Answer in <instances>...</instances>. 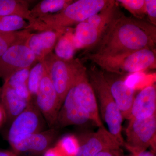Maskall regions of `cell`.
Here are the masks:
<instances>
[{
    "mask_svg": "<svg viewBox=\"0 0 156 156\" xmlns=\"http://www.w3.org/2000/svg\"><path fill=\"white\" fill-rule=\"evenodd\" d=\"M156 27L119 12L94 53L113 56L144 49H155Z\"/></svg>",
    "mask_w": 156,
    "mask_h": 156,
    "instance_id": "cell-1",
    "label": "cell"
},
{
    "mask_svg": "<svg viewBox=\"0 0 156 156\" xmlns=\"http://www.w3.org/2000/svg\"><path fill=\"white\" fill-rule=\"evenodd\" d=\"M85 57L105 71L120 75L135 73L156 67L155 49H144L113 56L88 53Z\"/></svg>",
    "mask_w": 156,
    "mask_h": 156,
    "instance_id": "cell-2",
    "label": "cell"
},
{
    "mask_svg": "<svg viewBox=\"0 0 156 156\" xmlns=\"http://www.w3.org/2000/svg\"><path fill=\"white\" fill-rule=\"evenodd\" d=\"M87 74L98 98L101 116L107 125L108 131L120 146L124 145L125 141L122 134L123 118L112 96L104 73L94 65L87 70Z\"/></svg>",
    "mask_w": 156,
    "mask_h": 156,
    "instance_id": "cell-3",
    "label": "cell"
},
{
    "mask_svg": "<svg viewBox=\"0 0 156 156\" xmlns=\"http://www.w3.org/2000/svg\"><path fill=\"white\" fill-rule=\"evenodd\" d=\"M112 0H78L73 1L65 9L55 14L38 18L48 30L64 33L69 26L83 22L108 6Z\"/></svg>",
    "mask_w": 156,
    "mask_h": 156,
    "instance_id": "cell-4",
    "label": "cell"
},
{
    "mask_svg": "<svg viewBox=\"0 0 156 156\" xmlns=\"http://www.w3.org/2000/svg\"><path fill=\"white\" fill-rule=\"evenodd\" d=\"M117 2L113 1L106 8L87 20L77 24L73 34L76 49L89 48L98 44L119 13Z\"/></svg>",
    "mask_w": 156,
    "mask_h": 156,
    "instance_id": "cell-5",
    "label": "cell"
},
{
    "mask_svg": "<svg viewBox=\"0 0 156 156\" xmlns=\"http://www.w3.org/2000/svg\"><path fill=\"white\" fill-rule=\"evenodd\" d=\"M58 94L62 105L66 95L73 83L80 61L73 58L65 59L51 52L41 61Z\"/></svg>",
    "mask_w": 156,
    "mask_h": 156,
    "instance_id": "cell-6",
    "label": "cell"
},
{
    "mask_svg": "<svg viewBox=\"0 0 156 156\" xmlns=\"http://www.w3.org/2000/svg\"><path fill=\"white\" fill-rule=\"evenodd\" d=\"M126 130L127 140L124 145L134 155L145 151L149 147L154 148L156 114L144 119L131 118Z\"/></svg>",
    "mask_w": 156,
    "mask_h": 156,
    "instance_id": "cell-7",
    "label": "cell"
},
{
    "mask_svg": "<svg viewBox=\"0 0 156 156\" xmlns=\"http://www.w3.org/2000/svg\"><path fill=\"white\" fill-rule=\"evenodd\" d=\"M45 120L33 100L11 122L8 133L10 145L23 136L43 131Z\"/></svg>",
    "mask_w": 156,
    "mask_h": 156,
    "instance_id": "cell-8",
    "label": "cell"
},
{
    "mask_svg": "<svg viewBox=\"0 0 156 156\" xmlns=\"http://www.w3.org/2000/svg\"><path fill=\"white\" fill-rule=\"evenodd\" d=\"M25 42L11 46L0 57V78L4 82L15 73L30 69L32 65L38 61L35 54L26 45Z\"/></svg>",
    "mask_w": 156,
    "mask_h": 156,
    "instance_id": "cell-9",
    "label": "cell"
},
{
    "mask_svg": "<svg viewBox=\"0 0 156 156\" xmlns=\"http://www.w3.org/2000/svg\"><path fill=\"white\" fill-rule=\"evenodd\" d=\"M76 97L90 120L98 127L103 126L94 90L89 82L87 70L81 62L73 83Z\"/></svg>",
    "mask_w": 156,
    "mask_h": 156,
    "instance_id": "cell-10",
    "label": "cell"
},
{
    "mask_svg": "<svg viewBox=\"0 0 156 156\" xmlns=\"http://www.w3.org/2000/svg\"><path fill=\"white\" fill-rule=\"evenodd\" d=\"M44 68L38 91L34 101L48 126L53 127L62 105L55 87Z\"/></svg>",
    "mask_w": 156,
    "mask_h": 156,
    "instance_id": "cell-11",
    "label": "cell"
},
{
    "mask_svg": "<svg viewBox=\"0 0 156 156\" xmlns=\"http://www.w3.org/2000/svg\"><path fill=\"white\" fill-rule=\"evenodd\" d=\"M56 130L52 128L23 136L11 145L18 156H39L44 153L55 139Z\"/></svg>",
    "mask_w": 156,
    "mask_h": 156,
    "instance_id": "cell-12",
    "label": "cell"
},
{
    "mask_svg": "<svg viewBox=\"0 0 156 156\" xmlns=\"http://www.w3.org/2000/svg\"><path fill=\"white\" fill-rule=\"evenodd\" d=\"M91 121L78 101L73 83L66 95L58 112L54 127L64 128L70 126L85 125Z\"/></svg>",
    "mask_w": 156,
    "mask_h": 156,
    "instance_id": "cell-13",
    "label": "cell"
},
{
    "mask_svg": "<svg viewBox=\"0 0 156 156\" xmlns=\"http://www.w3.org/2000/svg\"><path fill=\"white\" fill-rule=\"evenodd\" d=\"M80 144L76 156H95L104 151H115L120 145L114 137L103 126L99 127L97 131Z\"/></svg>",
    "mask_w": 156,
    "mask_h": 156,
    "instance_id": "cell-14",
    "label": "cell"
},
{
    "mask_svg": "<svg viewBox=\"0 0 156 156\" xmlns=\"http://www.w3.org/2000/svg\"><path fill=\"white\" fill-rule=\"evenodd\" d=\"M104 75L112 96L119 109L123 118L130 120L131 107L135 98V89L128 85L126 80L112 75H106L105 73Z\"/></svg>",
    "mask_w": 156,
    "mask_h": 156,
    "instance_id": "cell-15",
    "label": "cell"
},
{
    "mask_svg": "<svg viewBox=\"0 0 156 156\" xmlns=\"http://www.w3.org/2000/svg\"><path fill=\"white\" fill-rule=\"evenodd\" d=\"M63 34L53 30L44 31L38 34L30 33L25 44L35 54L38 61L40 62L52 52L58 39Z\"/></svg>",
    "mask_w": 156,
    "mask_h": 156,
    "instance_id": "cell-16",
    "label": "cell"
},
{
    "mask_svg": "<svg viewBox=\"0 0 156 156\" xmlns=\"http://www.w3.org/2000/svg\"><path fill=\"white\" fill-rule=\"evenodd\" d=\"M156 86L151 85L143 89L134 98L131 118L144 119L156 114Z\"/></svg>",
    "mask_w": 156,
    "mask_h": 156,
    "instance_id": "cell-17",
    "label": "cell"
},
{
    "mask_svg": "<svg viewBox=\"0 0 156 156\" xmlns=\"http://www.w3.org/2000/svg\"><path fill=\"white\" fill-rule=\"evenodd\" d=\"M0 16H15L28 20L31 29L48 30L44 23L32 17L27 2L21 0H0Z\"/></svg>",
    "mask_w": 156,
    "mask_h": 156,
    "instance_id": "cell-18",
    "label": "cell"
},
{
    "mask_svg": "<svg viewBox=\"0 0 156 156\" xmlns=\"http://www.w3.org/2000/svg\"><path fill=\"white\" fill-rule=\"evenodd\" d=\"M2 89L1 105L5 113L6 120L12 122L27 107L31 100H27L20 96L14 88L6 83H4Z\"/></svg>",
    "mask_w": 156,
    "mask_h": 156,
    "instance_id": "cell-19",
    "label": "cell"
},
{
    "mask_svg": "<svg viewBox=\"0 0 156 156\" xmlns=\"http://www.w3.org/2000/svg\"><path fill=\"white\" fill-rule=\"evenodd\" d=\"M73 2L71 0H43L30 10L31 15L37 19L50 13H58Z\"/></svg>",
    "mask_w": 156,
    "mask_h": 156,
    "instance_id": "cell-20",
    "label": "cell"
},
{
    "mask_svg": "<svg viewBox=\"0 0 156 156\" xmlns=\"http://www.w3.org/2000/svg\"><path fill=\"white\" fill-rule=\"evenodd\" d=\"M30 71V69L20 71L11 76L8 80L4 82L14 88L20 96L28 101L32 100L27 87V80Z\"/></svg>",
    "mask_w": 156,
    "mask_h": 156,
    "instance_id": "cell-21",
    "label": "cell"
},
{
    "mask_svg": "<svg viewBox=\"0 0 156 156\" xmlns=\"http://www.w3.org/2000/svg\"><path fill=\"white\" fill-rule=\"evenodd\" d=\"M30 34V30L13 32L0 31V57L11 46L26 41Z\"/></svg>",
    "mask_w": 156,
    "mask_h": 156,
    "instance_id": "cell-22",
    "label": "cell"
},
{
    "mask_svg": "<svg viewBox=\"0 0 156 156\" xmlns=\"http://www.w3.org/2000/svg\"><path fill=\"white\" fill-rule=\"evenodd\" d=\"M76 48L73 40V34L71 32L62 34L55 47V54L65 59L73 58Z\"/></svg>",
    "mask_w": 156,
    "mask_h": 156,
    "instance_id": "cell-23",
    "label": "cell"
},
{
    "mask_svg": "<svg viewBox=\"0 0 156 156\" xmlns=\"http://www.w3.org/2000/svg\"><path fill=\"white\" fill-rule=\"evenodd\" d=\"M20 29H31L29 23L23 18L15 16H0V31L13 32Z\"/></svg>",
    "mask_w": 156,
    "mask_h": 156,
    "instance_id": "cell-24",
    "label": "cell"
},
{
    "mask_svg": "<svg viewBox=\"0 0 156 156\" xmlns=\"http://www.w3.org/2000/svg\"><path fill=\"white\" fill-rule=\"evenodd\" d=\"M44 69L43 63L41 62H39L30 71L27 80V87L32 100H33V98H35L37 93Z\"/></svg>",
    "mask_w": 156,
    "mask_h": 156,
    "instance_id": "cell-25",
    "label": "cell"
},
{
    "mask_svg": "<svg viewBox=\"0 0 156 156\" xmlns=\"http://www.w3.org/2000/svg\"><path fill=\"white\" fill-rule=\"evenodd\" d=\"M79 146V140L73 135H68L62 137L56 146L64 156H76Z\"/></svg>",
    "mask_w": 156,
    "mask_h": 156,
    "instance_id": "cell-26",
    "label": "cell"
},
{
    "mask_svg": "<svg viewBox=\"0 0 156 156\" xmlns=\"http://www.w3.org/2000/svg\"><path fill=\"white\" fill-rule=\"evenodd\" d=\"M116 1L132 14L134 18L143 20L146 14L145 0H118Z\"/></svg>",
    "mask_w": 156,
    "mask_h": 156,
    "instance_id": "cell-27",
    "label": "cell"
},
{
    "mask_svg": "<svg viewBox=\"0 0 156 156\" xmlns=\"http://www.w3.org/2000/svg\"><path fill=\"white\" fill-rule=\"evenodd\" d=\"M146 14L149 19L150 23L156 26V1L145 0Z\"/></svg>",
    "mask_w": 156,
    "mask_h": 156,
    "instance_id": "cell-28",
    "label": "cell"
},
{
    "mask_svg": "<svg viewBox=\"0 0 156 156\" xmlns=\"http://www.w3.org/2000/svg\"><path fill=\"white\" fill-rule=\"evenodd\" d=\"M44 156H64L60 153L56 146L53 147L49 148L44 153Z\"/></svg>",
    "mask_w": 156,
    "mask_h": 156,
    "instance_id": "cell-29",
    "label": "cell"
},
{
    "mask_svg": "<svg viewBox=\"0 0 156 156\" xmlns=\"http://www.w3.org/2000/svg\"><path fill=\"white\" fill-rule=\"evenodd\" d=\"M113 151H104L100 152L95 156H115Z\"/></svg>",
    "mask_w": 156,
    "mask_h": 156,
    "instance_id": "cell-30",
    "label": "cell"
},
{
    "mask_svg": "<svg viewBox=\"0 0 156 156\" xmlns=\"http://www.w3.org/2000/svg\"><path fill=\"white\" fill-rule=\"evenodd\" d=\"M0 156H18L13 151H0Z\"/></svg>",
    "mask_w": 156,
    "mask_h": 156,
    "instance_id": "cell-31",
    "label": "cell"
},
{
    "mask_svg": "<svg viewBox=\"0 0 156 156\" xmlns=\"http://www.w3.org/2000/svg\"><path fill=\"white\" fill-rule=\"evenodd\" d=\"M6 119L5 113L2 107L0 105V126L2 125L5 120Z\"/></svg>",
    "mask_w": 156,
    "mask_h": 156,
    "instance_id": "cell-32",
    "label": "cell"
},
{
    "mask_svg": "<svg viewBox=\"0 0 156 156\" xmlns=\"http://www.w3.org/2000/svg\"><path fill=\"white\" fill-rule=\"evenodd\" d=\"M135 156H155L153 153L149 151H145L143 152L140 153L136 155Z\"/></svg>",
    "mask_w": 156,
    "mask_h": 156,
    "instance_id": "cell-33",
    "label": "cell"
},
{
    "mask_svg": "<svg viewBox=\"0 0 156 156\" xmlns=\"http://www.w3.org/2000/svg\"><path fill=\"white\" fill-rule=\"evenodd\" d=\"M2 88H0V96H1V92H2Z\"/></svg>",
    "mask_w": 156,
    "mask_h": 156,
    "instance_id": "cell-34",
    "label": "cell"
}]
</instances>
